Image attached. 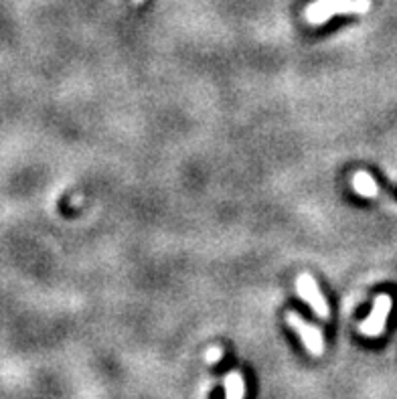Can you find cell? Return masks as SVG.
Returning <instances> with one entry per match:
<instances>
[{"label":"cell","instance_id":"6da1fadb","mask_svg":"<svg viewBox=\"0 0 397 399\" xmlns=\"http://www.w3.org/2000/svg\"><path fill=\"white\" fill-rule=\"evenodd\" d=\"M371 0H316L306 9V21L311 25H325L335 15H365Z\"/></svg>","mask_w":397,"mask_h":399},{"label":"cell","instance_id":"7a4b0ae2","mask_svg":"<svg viewBox=\"0 0 397 399\" xmlns=\"http://www.w3.org/2000/svg\"><path fill=\"white\" fill-rule=\"evenodd\" d=\"M286 322L290 325V328H294L300 337L302 344L306 347V351L312 356H320L325 353V337L318 328L306 322L298 313H288L286 314Z\"/></svg>","mask_w":397,"mask_h":399},{"label":"cell","instance_id":"3957f363","mask_svg":"<svg viewBox=\"0 0 397 399\" xmlns=\"http://www.w3.org/2000/svg\"><path fill=\"white\" fill-rule=\"evenodd\" d=\"M296 290L298 294H300V298L311 306L318 318L326 320V318L330 316L328 302H326L325 296L320 294V290H318V286H316V282H314V278H312L311 274H300V276H298Z\"/></svg>","mask_w":397,"mask_h":399},{"label":"cell","instance_id":"277c9868","mask_svg":"<svg viewBox=\"0 0 397 399\" xmlns=\"http://www.w3.org/2000/svg\"><path fill=\"white\" fill-rule=\"evenodd\" d=\"M391 308H393V300H391V296H389V294H379V296L375 298V304H373V310L369 314V318L361 322L359 330H361L365 337H371V339L379 337L383 332V328H385V322H387V316L391 313Z\"/></svg>","mask_w":397,"mask_h":399},{"label":"cell","instance_id":"5b68a950","mask_svg":"<svg viewBox=\"0 0 397 399\" xmlns=\"http://www.w3.org/2000/svg\"><path fill=\"white\" fill-rule=\"evenodd\" d=\"M353 189L361 195V197H367V199H375L379 195V186L375 183V179L365 171H359L353 174V181H351Z\"/></svg>","mask_w":397,"mask_h":399},{"label":"cell","instance_id":"8992f818","mask_svg":"<svg viewBox=\"0 0 397 399\" xmlns=\"http://www.w3.org/2000/svg\"><path fill=\"white\" fill-rule=\"evenodd\" d=\"M245 398V381L240 371H231L225 377V399Z\"/></svg>","mask_w":397,"mask_h":399},{"label":"cell","instance_id":"52a82bcc","mask_svg":"<svg viewBox=\"0 0 397 399\" xmlns=\"http://www.w3.org/2000/svg\"><path fill=\"white\" fill-rule=\"evenodd\" d=\"M221 355H223V351H221L219 347H211L205 356H207V363H217V361L221 359Z\"/></svg>","mask_w":397,"mask_h":399},{"label":"cell","instance_id":"ba28073f","mask_svg":"<svg viewBox=\"0 0 397 399\" xmlns=\"http://www.w3.org/2000/svg\"><path fill=\"white\" fill-rule=\"evenodd\" d=\"M140 2H144V0H134V4H140Z\"/></svg>","mask_w":397,"mask_h":399}]
</instances>
